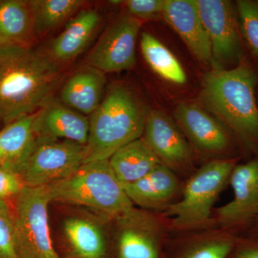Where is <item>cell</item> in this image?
I'll return each mask as SVG.
<instances>
[{"label": "cell", "instance_id": "1", "mask_svg": "<svg viewBox=\"0 0 258 258\" xmlns=\"http://www.w3.org/2000/svg\"><path fill=\"white\" fill-rule=\"evenodd\" d=\"M63 77L50 55L32 46L0 45V121L7 125L41 109Z\"/></svg>", "mask_w": 258, "mask_h": 258}, {"label": "cell", "instance_id": "2", "mask_svg": "<svg viewBox=\"0 0 258 258\" xmlns=\"http://www.w3.org/2000/svg\"><path fill=\"white\" fill-rule=\"evenodd\" d=\"M255 85L252 70L240 64L232 69L212 70L204 78L200 93L205 108L249 146L258 144Z\"/></svg>", "mask_w": 258, "mask_h": 258}, {"label": "cell", "instance_id": "3", "mask_svg": "<svg viewBox=\"0 0 258 258\" xmlns=\"http://www.w3.org/2000/svg\"><path fill=\"white\" fill-rule=\"evenodd\" d=\"M45 186L51 202L85 207L125 223L139 220L108 159L85 163L74 174Z\"/></svg>", "mask_w": 258, "mask_h": 258}, {"label": "cell", "instance_id": "4", "mask_svg": "<svg viewBox=\"0 0 258 258\" xmlns=\"http://www.w3.org/2000/svg\"><path fill=\"white\" fill-rule=\"evenodd\" d=\"M147 111L132 90L111 88L89 118L85 163L109 159L115 152L143 135Z\"/></svg>", "mask_w": 258, "mask_h": 258}, {"label": "cell", "instance_id": "5", "mask_svg": "<svg viewBox=\"0 0 258 258\" xmlns=\"http://www.w3.org/2000/svg\"><path fill=\"white\" fill-rule=\"evenodd\" d=\"M46 186H25L16 198L14 211L18 258H60L51 237Z\"/></svg>", "mask_w": 258, "mask_h": 258}, {"label": "cell", "instance_id": "6", "mask_svg": "<svg viewBox=\"0 0 258 258\" xmlns=\"http://www.w3.org/2000/svg\"><path fill=\"white\" fill-rule=\"evenodd\" d=\"M235 166L232 160L220 159L210 161L199 169L186 183L182 199L167 209L174 225L185 229L207 223L212 206Z\"/></svg>", "mask_w": 258, "mask_h": 258}, {"label": "cell", "instance_id": "7", "mask_svg": "<svg viewBox=\"0 0 258 258\" xmlns=\"http://www.w3.org/2000/svg\"><path fill=\"white\" fill-rule=\"evenodd\" d=\"M86 146L36 136L18 174L25 186L40 187L68 177L84 164Z\"/></svg>", "mask_w": 258, "mask_h": 258}, {"label": "cell", "instance_id": "8", "mask_svg": "<svg viewBox=\"0 0 258 258\" xmlns=\"http://www.w3.org/2000/svg\"><path fill=\"white\" fill-rule=\"evenodd\" d=\"M199 13L211 44L214 70L240 60L242 55L238 25L231 3L223 0H196Z\"/></svg>", "mask_w": 258, "mask_h": 258}, {"label": "cell", "instance_id": "9", "mask_svg": "<svg viewBox=\"0 0 258 258\" xmlns=\"http://www.w3.org/2000/svg\"><path fill=\"white\" fill-rule=\"evenodd\" d=\"M141 25V20L131 15L115 20L88 55V66L103 73L132 69L137 60L136 45Z\"/></svg>", "mask_w": 258, "mask_h": 258}, {"label": "cell", "instance_id": "10", "mask_svg": "<svg viewBox=\"0 0 258 258\" xmlns=\"http://www.w3.org/2000/svg\"><path fill=\"white\" fill-rule=\"evenodd\" d=\"M148 147L163 164L178 167L187 162L191 157L189 144L174 120L163 112H148L143 133Z\"/></svg>", "mask_w": 258, "mask_h": 258}, {"label": "cell", "instance_id": "11", "mask_svg": "<svg viewBox=\"0 0 258 258\" xmlns=\"http://www.w3.org/2000/svg\"><path fill=\"white\" fill-rule=\"evenodd\" d=\"M230 181L233 200L217 210L222 225H235L258 215V159L235 166Z\"/></svg>", "mask_w": 258, "mask_h": 258}, {"label": "cell", "instance_id": "12", "mask_svg": "<svg viewBox=\"0 0 258 258\" xmlns=\"http://www.w3.org/2000/svg\"><path fill=\"white\" fill-rule=\"evenodd\" d=\"M162 16L198 60L205 63L211 62V44L196 0H166Z\"/></svg>", "mask_w": 258, "mask_h": 258}, {"label": "cell", "instance_id": "13", "mask_svg": "<svg viewBox=\"0 0 258 258\" xmlns=\"http://www.w3.org/2000/svg\"><path fill=\"white\" fill-rule=\"evenodd\" d=\"M174 114L178 126L200 150L219 153L228 147L230 139L225 129L201 107L182 102Z\"/></svg>", "mask_w": 258, "mask_h": 258}, {"label": "cell", "instance_id": "14", "mask_svg": "<svg viewBox=\"0 0 258 258\" xmlns=\"http://www.w3.org/2000/svg\"><path fill=\"white\" fill-rule=\"evenodd\" d=\"M89 118L62 103L50 101L37 112L36 136L76 142L86 146Z\"/></svg>", "mask_w": 258, "mask_h": 258}, {"label": "cell", "instance_id": "15", "mask_svg": "<svg viewBox=\"0 0 258 258\" xmlns=\"http://www.w3.org/2000/svg\"><path fill=\"white\" fill-rule=\"evenodd\" d=\"M104 73L87 66L75 73L60 91L62 104L83 115H91L103 99Z\"/></svg>", "mask_w": 258, "mask_h": 258}, {"label": "cell", "instance_id": "16", "mask_svg": "<svg viewBox=\"0 0 258 258\" xmlns=\"http://www.w3.org/2000/svg\"><path fill=\"white\" fill-rule=\"evenodd\" d=\"M101 23L93 10H83L70 19L60 35L52 40L50 55L56 61L72 60L80 55L91 41Z\"/></svg>", "mask_w": 258, "mask_h": 258}, {"label": "cell", "instance_id": "17", "mask_svg": "<svg viewBox=\"0 0 258 258\" xmlns=\"http://www.w3.org/2000/svg\"><path fill=\"white\" fill-rule=\"evenodd\" d=\"M37 112L5 125L0 131L2 166L19 172L36 139L35 122Z\"/></svg>", "mask_w": 258, "mask_h": 258}, {"label": "cell", "instance_id": "18", "mask_svg": "<svg viewBox=\"0 0 258 258\" xmlns=\"http://www.w3.org/2000/svg\"><path fill=\"white\" fill-rule=\"evenodd\" d=\"M122 186L132 203L144 208H157L174 196L178 181L170 168L160 164L142 179Z\"/></svg>", "mask_w": 258, "mask_h": 258}, {"label": "cell", "instance_id": "19", "mask_svg": "<svg viewBox=\"0 0 258 258\" xmlns=\"http://www.w3.org/2000/svg\"><path fill=\"white\" fill-rule=\"evenodd\" d=\"M108 160L122 185L139 181L162 164L142 138L120 148Z\"/></svg>", "mask_w": 258, "mask_h": 258}, {"label": "cell", "instance_id": "20", "mask_svg": "<svg viewBox=\"0 0 258 258\" xmlns=\"http://www.w3.org/2000/svg\"><path fill=\"white\" fill-rule=\"evenodd\" d=\"M35 32L28 1L0 0V45L32 46Z\"/></svg>", "mask_w": 258, "mask_h": 258}, {"label": "cell", "instance_id": "21", "mask_svg": "<svg viewBox=\"0 0 258 258\" xmlns=\"http://www.w3.org/2000/svg\"><path fill=\"white\" fill-rule=\"evenodd\" d=\"M64 232L79 258H103L106 242L101 229L86 219L73 217L64 222Z\"/></svg>", "mask_w": 258, "mask_h": 258}, {"label": "cell", "instance_id": "22", "mask_svg": "<svg viewBox=\"0 0 258 258\" xmlns=\"http://www.w3.org/2000/svg\"><path fill=\"white\" fill-rule=\"evenodd\" d=\"M141 49L151 69L162 79L178 85L186 83V76L181 64L155 37L148 32H142Z\"/></svg>", "mask_w": 258, "mask_h": 258}, {"label": "cell", "instance_id": "23", "mask_svg": "<svg viewBox=\"0 0 258 258\" xmlns=\"http://www.w3.org/2000/svg\"><path fill=\"white\" fill-rule=\"evenodd\" d=\"M35 31L45 34L72 18L84 3L81 0H30Z\"/></svg>", "mask_w": 258, "mask_h": 258}, {"label": "cell", "instance_id": "24", "mask_svg": "<svg viewBox=\"0 0 258 258\" xmlns=\"http://www.w3.org/2000/svg\"><path fill=\"white\" fill-rule=\"evenodd\" d=\"M119 258H159L155 244L152 239L137 229L122 231L118 242Z\"/></svg>", "mask_w": 258, "mask_h": 258}, {"label": "cell", "instance_id": "25", "mask_svg": "<svg viewBox=\"0 0 258 258\" xmlns=\"http://www.w3.org/2000/svg\"><path fill=\"white\" fill-rule=\"evenodd\" d=\"M241 30L247 45L258 56V3L248 0L237 2Z\"/></svg>", "mask_w": 258, "mask_h": 258}, {"label": "cell", "instance_id": "26", "mask_svg": "<svg viewBox=\"0 0 258 258\" xmlns=\"http://www.w3.org/2000/svg\"><path fill=\"white\" fill-rule=\"evenodd\" d=\"M0 258H18L15 249L14 211L0 200Z\"/></svg>", "mask_w": 258, "mask_h": 258}, {"label": "cell", "instance_id": "27", "mask_svg": "<svg viewBox=\"0 0 258 258\" xmlns=\"http://www.w3.org/2000/svg\"><path fill=\"white\" fill-rule=\"evenodd\" d=\"M166 0H128L129 15L139 20H153L162 15Z\"/></svg>", "mask_w": 258, "mask_h": 258}, {"label": "cell", "instance_id": "28", "mask_svg": "<svg viewBox=\"0 0 258 258\" xmlns=\"http://www.w3.org/2000/svg\"><path fill=\"white\" fill-rule=\"evenodd\" d=\"M21 176L16 171L0 166V200L17 198L25 187Z\"/></svg>", "mask_w": 258, "mask_h": 258}, {"label": "cell", "instance_id": "29", "mask_svg": "<svg viewBox=\"0 0 258 258\" xmlns=\"http://www.w3.org/2000/svg\"><path fill=\"white\" fill-rule=\"evenodd\" d=\"M232 249L228 241H219L207 244L197 249L187 258H227Z\"/></svg>", "mask_w": 258, "mask_h": 258}, {"label": "cell", "instance_id": "30", "mask_svg": "<svg viewBox=\"0 0 258 258\" xmlns=\"http://www.w3.org/2000/svg\"><path fill=\"white\" fill-rule=\"evenodd\" d=\"M236 258H258L257 248L242 249L237 254Z\"/></svg>", "mask_w": 258, "mask_h": 258}, {"label": "cell", "instance_id": "31", "mask_svg": "<svg viewBox=\"0 0 258 258\" xmlns=\"http://www.w3.org/2000/svg\"><path fill=\"white\" fill-rule=\"evenodd\" d=\"M0 166H2V162H1V161H0Z\"/></svg>", "mask_w": 258, "mask_h": 258}]
</instances>
